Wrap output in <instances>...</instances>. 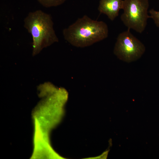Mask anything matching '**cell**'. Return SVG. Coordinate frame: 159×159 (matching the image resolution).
Instances as JSON below:
<instances>
[{"mask_svg": "<svg viewBox=\"0 0 159 159\" xmlns=\"http://www.w3.org/2000/svg\"><path fill=\"white\" fill-rule=\"evenodd\" d=\"M108 27L105 22L92 19L86 15L79 18L62 31L67 42L80 47L102 40L108 37Z\"/></svg>", "mask_w": 159, "mask_h": 159, "instance_id": "6da1fadb", "label": "cell"}, {"mask_svg": "<svg viewBox=\"0 0 159 159\" xmlns=\"http://www.w3.org/2000/svg\"><path fill=\"white\" fill-rule=\"evenodd\" d=\"M24 27L32 37L33 56L39 54L43 48L59 41L49 14L41 10L30 12L24 18Z\"/></svg>", "mask_w": 159, "mask_h": 159, "instance_id": "7a4b0ae2", "label": "cell"}, {"mask_svg": "<svg viewBox=\"0 0 159 159\" xmlns=\"http://www.w3.org/2000/svg\"><path fill=\"white\" fill-rule=\"evenodd\" d=\"M149 6L148 0H124L121 19L128 29L141 33L150 18L148 14Z\"/></svg>", "mask_w": 159, "mask_h": 159, "instance_id": "3957f363", "label": "cell"}, {"mask_svg": "<svg viewBox=\"0 0 159 159\" xmlns=\"http://www.w3.org/2000/svg\"><path fill=\"white\" fill-rule=\"evenodd\" d=\"M145 51L144 44L128 29L118 35L114 53L120 59L129 63L140 59Z\"/></svg>", "mask_w": 159, "mask_h": 159, "instance_id": "277c9868", "label": "cell"}, {"mask_svg": "<svg viewBox=\"0 0 159 159\" xmlns=\"http://www.w3.org/2000/svg\"><path fill=\"white\" fill-rule=\"evenodd\" d=\"M123 0H100L98 8L100 13L105 14L111 21H113L122 9Z\"/></svg>", "mask_w": 159, "mask_h": 159, "instance_id": "5b68a950", "label": "cell"}, {"mask_svg": "<svg viewBox=\"0 0 159 159\" xmlns=\"http://www.w3.org/2000/svg\"><path fill=\"white\" fill-rule=\"evenodd\" d=\"M67 0H37L43 6L49 8L63 4Z\"/></svg>", "mask_w": 159, "mask_h": 159, "instance_id": "8992f818", "label": "cell"}, {"mask_svg": "<svg viewBox=\"0 0 159 159\" xmlns=\"http://www.w3.org/2000/svg\"><path fill=\"white\" fill-rule=\"evenodd\" d=\"M150 18L153 19L156 26L159 28V11H157L153 9L149 11Z\"/></svg>", "mask_w": 159, "mask_h": 159, "instance_id": "52a82bcc", "label": "cell"}]
</instances>
